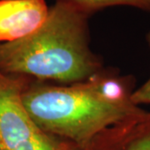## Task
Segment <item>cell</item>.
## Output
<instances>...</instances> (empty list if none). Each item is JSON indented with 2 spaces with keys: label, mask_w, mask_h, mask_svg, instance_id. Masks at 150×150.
<instances>
[{
  "label": "cell",
  "mask_w": 150,
  "mask_h": 150,
  "mask_svg": "<svg viewBox=\"0 0 150 150\" xmlns=\"http://www.w3.org/2000/svg\"><path fill=\"white\" fill-rule=\"evenodd\" d=\"M88 17L56 1L35 32L0 43V72L59 84L79 83L97 74L103 68L89 46Z\"/></svg>",
  "instance_id": "7a4b0ae2"
},
{
  "label": "cell",
  "mask_w": 150,
  "mask_h": 150,
  "mask_svg": "<svg viewBox=\"0 0 150 150\" xmlns=\"http://www.w3.org/2000/svg\"><path fill=\"white\" fill-rule=\"evenodd\" d=\"M83 150H150V112L104 129Z\"/></svg>",
  "instance_id": "5b68a950"
},
{
  "label": "cell",
  "mask_w": 150,
  "mask_h": 150,
  "mask_svg": "<svg viewBox=\"0 0 150 150\" xmlns=\"http://www.w3.org/2000/svg\"><path fill=\"white\" fill-rule=\"evenodd\" d=\"M45 0H0V43L32 34L48 18Z\"/></svg>",
  "instance_id": "277c9868"
},
{
  "label": "cell",
  "mask_w": 150,
  "mask_h": 150,
  "mask_svg": "<svg viewBox=\"0 0 150 150\" xmlns=\"http://www.w3.org/2000/svg\"><path fill=\"white\" fill-rule=\"evenodd\" d=\"M29 79L0 72V150H83L43 130L22 102Z\"/></svg>",
  "instance_id": "3957f363"
},
{
  "label": "cell",
  "mask_w": 150,
  "mask_h": 150,
  "mask_svg": "<svg viewBox=\"0 0 150 150\" xmlns=\"http://www.w3.org/2000/svg\"><path fill=\"white\" fill-rule=\"evenodd\" d=\"M74 7L90 16L96 11L113 6H129L143 10H150L149 0H56Z\"/></svg>",
  "instance_id": "8992f818"
},
{
  "label": "cell",
  "mask_w": 150,
  "mask_h": 150,
  "mask_svg": "<svg viewBox=\"0 0 150 150\" xmlns=\"http://www.w3.org/2000/svg\"><path fill=\"white\" fill-rule=\"evenodd\" d=\"M133 86L131 77L103 69L72 84L29 79L22 102L43 130L83 149L104 129L144 111L132 101Z\"/></svg>",
  "instance_id": "6da1fadb"
},
{
  "label": "cell",
  "mask_w": 150,
  "mask_h": 150,
  "mask_svg": "<svg viewBox=\"0 0 150 150\" xmlns=\"http://www.w3.org/2000/svg\"><path fill=\"white\" fill-rule=\"evenodd\" d=\"M147 40L150 47V31L147 35ZM132 101L134 104L139 106L140 104L150 103V78L132 93Z\"/></svg>",
  "instance_id": "52a82bcc"
},
{
  "label": "cell",
  "mask_w": 150,
  "mask_h": 150,
  "mask_svg": "<svg viewBox=\"0 0 150 150\" xmlns=\"http://www.w3.org/2000/svg\"><path fill=\"white\" fill-rule=\"evenodd\" d=\"M149 1H150V0H149Z\"/></svg>",
  "instance_id": "ba28073f"
}]
</instances>
